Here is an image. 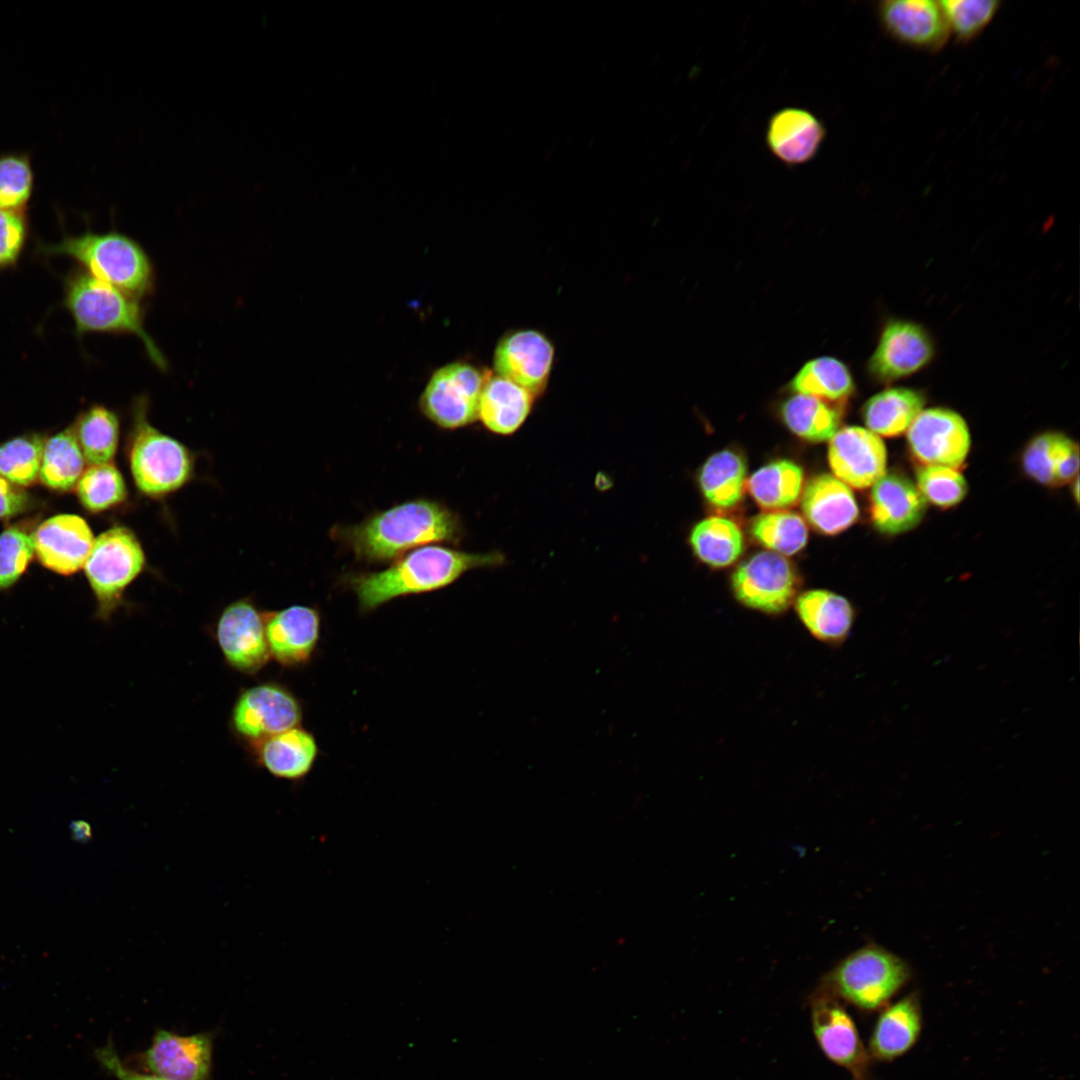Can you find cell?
Here are the masks:
<instances>
[{"label":"cell","mask_w":1080,"mask_h":1080,"mask_svg":"<svg viewBox=\"0 0 1080 1080\" xmlns=\"http://www.w3.org/2000/svg\"><path fill=\"white\" fill-rule=\"evenodd\" d=\"M337 536L358 559L380 563L400 558L412 548L437 542L455 543L461 537V525L447 506L415 499L338 529Z\"/></svg>","instance_id":"6da1fadb"},{"label":"cell","mask_w":1080,"mask_h":1080,"mask_svg":"<svg viewBox=\"0 0 1080 1080\" xmlns=\"http://www.w3.org/2000/svg\"><path fill=\"white\" fill-rule=\"evenodd\" d=\"M498 552L468 553L425 545L404 554L388 568L352 577L350 584L364 612L397 597L431 592L450 585L465 572L503 563Z\"/></svg>","instance_id":"7a4b0ae2"},{"label":"cell","mask_w":1080,"mask_h":1080,"mask_svg":"<svg viewBox=\"0 0 1080 1080\" xmlns=\"http://www.w3.org/2000/svg\"><path fill=\"white\" fill-rule=\"evenodd\" d=\"M65 305L79 333L133 334L143 342L153 364L161 370L167 368L166 358L145 329L144 312L137 298L87 271H78L67 281Z\"/></svg>","instance_id":"3957f363"},{"label":"cell","mask_w":1080,"mask_h":1080,"mask_svg":"<svg viewBox=\"0 0 1080 1080\" xmlns=\"http://www.w3.org/2000/svg\"><path fill=\"white\" fill-rule=\"evenodd\" d=\"M912 969L900 956L868 944L854 951L822 979L817 990L857 1009H883L911 980Z\"/></svg>","instance_id":"277c9868"},{"label":"cell","mask_w":1080,"mask_h":1080,"mask_svg":"<svg viewBox=\"0 0 1080 1080\" xmlns=\"http://www.w3.org/2000/svg\"><path fill=\"white\" fill-rule=\"evenodd\" d=\"M45 249L74 258L95 278L137 299L153 289L154 271L149 256L137 241L120 232H85L65 237Z\"/></svg>","instance_id":"5b68a950"},{"label":"cell","mask_w":1080,"mask_h":1080,"mask_svg":"<svg viewBox=\"0 0 1080 1080\" xmlns=\"http://www.w3.org/2000/svg\"><path fill=\"white\" fill-rule=\"evenodd\" d=\"M146 408V401L138 399L133 409L129 465L134 483L143 494L163 497L190 479L193 458L180 441L148 422Z\"/></svg>","instance_id":"8992f818"},{"label":"cell","mask_w":1080,"mask_h":1080,"mask_svg":"<svg viewBox=\"0 0 1080 1080\" xmlns=\"http://www.w3.org/2000/svg\"><path fill=\"white\" fill-rule=\"evenodd\" d=\"M145 563L141 543L127 527H112L94 540L84 570L96 599L97 619L110 620Z\"/></svg>","instance_id":"52a82bcc"},{"label":"cell","mask_w":1080,"mask_h":1080,"mask_svg":"<svg viewBox=\"0 0 1080 1080\" xmlns=\"http://www.w3.org/2000/svg\"><path fill=\"white\" fill-rule=\"evenodd\" d=\"M490 371L453 362L434 372L420 398L423 414L444 429H456L478 418L480 395Z\"/></svg>","instance_id":"ba28073f"},{"label":"cell","mask_w":1080,"mask_h":1080,"mask_svg":"<svg viewBox=\"0 0 1080 1080\" xmlns=\"http://www.w3.org/2000/svg\"><path fill=\"white\" fill-rule=\"evenodd\" d=\"M799 576L792 563L771 551L743 561L731 577V588L743 606L769 615L786 611L797 598Z\"/></svg>","instance_id":"9c48e42d"},{"label":"cell","mask_w":1080,"mask_h":1080,"mask_svg":"<svg viewBox=\"0 0 1080 1080\" xmlns=\"http://www.w3.org/2000/svg\"><path fill=\"white\" fill-rule=\"evenodd\" d=\"M301 719L302 708L293 693L281 684L266 682L240 692L232 708L230 727L250 748L299 726Z\"/></svg>","instance_id":"30bf717a"},{"label":"cell","mask_w":1080,"mask_h":1080,"mask_svg":"<svg viewBox=\"0 0 1080 1080\" xmlns=\"http://www.w3.org/2000/svg\"><path fill=\"white\" fill-rule=\"evenodd\" d=\"M810 1004L813 1034L823 1054L854 1080H871L872 1060L849 1013L837 999L819 990L813 993Z\"/></svg>","instance_id":"8fae6325"},{"label":"cell","mask_w":1080,"mask_h":1080,"mask_svg":"<svg viewBox=\"0 0 1080 1080\" xmlns=\"http://www.w3.org/2000/svg\"><path fill=\"white\" fill-rule=\"evenodd\" d=\"M214 1033L180 1035L158 1029L137 1064L164 1080H211Z\"/></svg>","instance_id":"7c38bea8"},{"label":"cell","mask_w":1080,"mask_h":1080,"mask_svg":"<svg viewBox=\"0 0 1080 1080\" xmlns=\"http://www.w3.org/2000/svg\"><path fill=\"white\" fill-rule=\"evenodd\" d=\"M906 433L908 448L922 466L958 469L971 447L967 422L958 412L945 407L923 409Z\"/></svg>","instance_id":"4fadbf2b"},{"label":"cell","mask_w":1080,"mask_h":1080,"mask_svg":"<svg viewBox=\"0 0 1080 1080\" xmlns=\"http://www.w3.org/2000/svg\"><path fill=\"white\" fill-rule=\"evenodd\" d=\"M215 639L234 670L255 675L269 661L264 612L248 598L227 605L216 623Z\"/></svg>","instance_id":"5bb4252c"},{"label":"cell","mask_w":1080,"mask_h":1080,"mask_svg":"<svg viewBox=\"0 0 1080 1080\" xmlns=\"http://www.w3.org/2000/svg\"><path fill=\"white\" fill-rule=\"evenodd\" d=\"M934 353L933 340L922 325L894 319L883 327L867 368L873 379L891 383L919 372Z\"/></svg>","instance_id":"9a60e30c"},{"label":"cell","mask_w":1080,"mask_h":1080,"mask_svg":"<svg viewBox=\"0 0 1080 1080\" xmlns=\"http://www.w3.org/2000/svg\"><path fill=\"white\" fill-rule=\"evenodd\" d=\"M555 349L550 339L538 330L511 331L498 342L494 357L496 374L529 390L535 396L548 383Z\"/></svg>","instance_id":"2e32d148"},{"label":"cell","mask_w":1080,"mask_h":1080,"mask_svg":"<svg viewBox=\"0 0 1080 1080\" xmlns=\"http://www.w3.org/2000/svg\"><path fill=\"white\" fill-rule=\"evenodd\" d=\"M828 462L834 476L849 487L865 489L886 473L887 450L867 428L847 426L830 439Z\"/></svg>","instance_id":"e0dca14e"},{"label":"cell","mask_w":1080,"mask_h":1080,"mask_svg":"<svg viewBox=\"0 0 1080 1080\" xmlns=\"http://www.w3.org/2000/svg\"><path fill=\"white\" fill-rule=\"evenodd\" d=\"M94 540L86 521L73 514L52 516L34 531L35 554L39 562L65 576L84 567Z\"/></svg>","instance_id":"ac0fdd59"},{"label":"cell","mask_w":1080,"mask_h":1080,"mask_svg":"<svg viewBox=\"0 0 1080 1080\" xmlns=\"http://www.w3.org/2000/svg\"><path fill=\"white\" fill-rule=\"evenodd\" d=\"M825 138L823 122L810 110L794 106L774 112L768 120L765 134L770 153L789 167L804 165L815 159Z\"/></svg>","instance_id":"d6986e66"},{"label":"cell","mask_w":1080,"mask_h":1080,"mask_svg":"<svg viewBox=\"0 0 1080 1080\" xmlns=\"http://www.w3.org/2000/svg\"><path fill=\"white\" fill-rule=\"evenodd\" d=\"M270 657L285 667L308 663L320 636V615L312 607L293 605L264 613Z\"/></svg>","instance_id":"ffe728a7"},{"label":"cell","mask_w":1080,"mask_h":1080,"mask_svg":"<svg viewBox=\"0 0 1080 1080\" xmlns=\"http://www.w3.org/2000/svg\"><path fill=\"white\" fill-rule=\"evenodd\" d=\"M878 14L889 34L913 46L936 50L949 37L940 1L886 0L879 3Z\"/></svg>","instance_id":"44dd1931"},{"label":"cell","mask_w":1080,"mask_h":1080,"mask_svg":"<svg viewBox=\"0 0 1080 1080\" xmlns=\"http://www.w3.org/2000/svg\"><path fill=\"white\" fill-rule=\"evenodd\" d=\"M927 502L915 482L903 473L886 472L870 494V518L882 534L894 536L915 528L923 519Z\"/></svg>","instance_id":"7402d4cb"},{"label":"cell","mask_w":1080,"mask_h":1080,"mask_svg":"<svg viewBox=\"0 0 1080 1080\" xmlns=\"http://www.w3.org/2000/svg\"><path fill=\"white\" fill-rule=\"evenodd\" d=\"M881 1010L867 1050L871 1060L891 1062L910 1051L921 1035L923 1016L919 994L910 993Z\"/></svg>","instance_id":"603a6c76"},{"label":"cell","mask_w":1080,"mask_h":1080,"mask_svg":"<svg viewBox=\"0 0 1080 1080\" xmlns=\"http://www.w3.org/2000/svg\"><path fill=\"white\" fill-rule=\"evenodd\" d=\"M801 508L808 522L826 535L849 528L859 515L850 487L830 474L809 480L802 492Z\"/></svg>","instance_id":"cb8c5ba5"},{"label":"cell","mask_w":1080,"mask_h":1080,"mask_svg":"<svg viewBox=\"0 0 1080 1080\" xmlns=\"http://www.w3.org/2000/svg\"><path fill=\"white\" fill-rule=\"evenodd\" d=\"M1021 464L1025 474L1035 482L1061 486L1078 475L1079 446L1061 432H1042L1026 445Z\"/></svg>","instance_id":"d4e9b609"},{"label":"cell","mask_w":1080,"mask_h":1080,"mask_svg":"<svg viewBox=\"0 0 1080 1080\" xmlns=\"http://www.w3.org/2000/svg\"><path fill=\"white\" fill-rule=\"evenodd\" d=\"M249 750L272 776L294 782L311 771L318 754L314 736L299 726L268 737Z\"/></svg>","instance_id":"484cf974"},{"label":"cell","mask_w":1080,"mask_h":1080,"mask_svg":"<svg viewBox=\"0 0 1080 1080\" xmlns=\"http://www.w3.org/2000/svg\"><path fill=\"white\" fill-rule=\"evenodd\" d=\"M795 600L800 621L815 639L840 645L848 638L855 611L847 598L829 590L812 589Z\"/></svg>","instance_id":"4316f807"},{"label":"cell","mask_w":1080,"mask_h":1080,"mask_svg":"<svg viewBox=\"0 0 1080 1080\" xmlns=\"http://www.w3.org/2000/svg\"><path fill=\"white\" fill-rule=\"evenodd\" d=\"M534 399L524 387L490 373L480 395L478 418L493 433L512 434L527 419Z\"/></svg>","instance_id":"83f0119b"},{"label":"cell","mask_w":1080,"mask_h":1080,"mask_svg":"<svg viewBox=\"0 0 1080 1080\" xmlns=\"http://www.w3.org/2000/svg\"><path fill=\"white\" fill-rule=\"evenodd\" d=\"M924 406L925 396L919 390L890 387L867 400L862 416L867 429L876 435L896 437L907 432Z\"/></svg>","instance_id":"f1b7e54d"},{"label":"cell","mask_w":1080,"mask_h":1080,"mask_svg":"<svg viewBox=\"0 0 1080 1080\" xmlns=\"http://www.w3.org/2000/svg\"><path fill=\"white\" fill-rule=\"evenodd\" d=\"M746 463L729 449L711 455L699 471L698 483L708 503L718 509L736 506L746 485Z\"/></svg>","instance_id":"f546056e"},{"label":"cell","mask_w":1080,"mask_h":1080,"mask_svg":"<svg viewBox=\"0 0 1080 1080\" xmlns=\"http://www.w3.org/2000/svg\"><path fill=\"white\" fill-rule=\"evenodd\" d=\"M746 485L760 507L781 510L798 501L803 488V470L793 461L776 460L756 470Z\"/></svg>","instance_id":"4dcf8cb0"},{"label":"cell","mask_w":1080,"mask_h":1080,"mask_svg":"<svg viewBox=\"0 0 1080 1080\" xmlns=\"http://www.w3.org/2000/svg\"><path fill=\"white\" fill-rule=\"evenodd\" d=\"M689 543L699 560L716 568L734 563L744 546L739 526L722 516H710L698 522L690 532Z\"/></svg>","instance_id":"1f68e13d"},{"label":"cell","mask_w":1080,"mask_h":1080,"mask_svg":"<svg viewBox=\"0 0 1080 1080\" xmlns=\"http://www.w3.org/2000/svg\"><path fill=\"white\" fill-rule=\"evenodd\" d=\"M85 459L72 426L45 440L39 481L57 492H68L84 471Z\"/></svg>","instance_id":"d6a6232c"},{"label":"cell","mask_w":1080,"mask_h":1080,"mask_svg":"<svg viewBox=\"0 0 1080 1080\" xmlns=\"http://www.w3.org/2000/svg\"><path fill=\"white\" fill-rule=\"evenodd\" d=\"M72 428L85 462L90 465L111 462L120 435V422L115 412L94 405L81 413Z\"/></svg>","instance_id":"836d02e7"},{"label":"cell","mask_w":1080,"mask_h":1080,"mask_svg":"<svg viewBox=\"0 0 1080 1080\" xmlns=\"http://www.w3.org/2000/svg\"><path fill=\"white\" fill-rule=\"evenodd\" d=\"M781 417L788 429L810 442L830 440L838 430L840 414L826 401L795 394L781 406Z\"/></svg>","instance_id":"e575fe53"},{"label":"cell","mask_w":1080,"mask_h":1080,"mask_svg":"<svg viewBox=\"0 0 1080 1080\" xmlns=\"http://www.w3.org/2000/svg\"><path fill=\"white\" fill-rule=\"evenodd\" d=\"M790 387L796 394L840 401L853 393L854 382L843 362L832 357H819L802 366Z\"/></svg>","instance_id":"d590c367"},{"label":"cell","mask_w":1080,"mask_h":1080,"mask_svg":"<svg viewBox=\"0 0 1080 1080\" xmlns=\"http://www.w3.org/2000/svg\"><path fill=\"white\" fill-rule=\"evenodd\" d=\"M753 538L768 551L783 556L804 548L808 531L802 517L794 512L775 510L756 516L750 525Z\"/></svg>","instance_id":"8d00e7d4"},{"label":"cell","mask_w":1080,"mask_h":1080,"mask_svg":"<svg viewBox=\"0 0 1080 1080\" xmlns=\"http://www.w3.org/2000/svg\"><path fill=\"white\" fill-rule=\"evenodd\" d=\"M80 504L90 513L107 511L125 501L127 486L113 463L90 465L76 484Z\"/></svg>","instance_id":"74e56055"},{"label":"cell","mask_w":1080,"mask_h":1080,"mask_svg":"<svg viewBox=\"0 0 1080 1080\" xmlns=\"http://www.w3.org/2000/svg\"><path fill=\"white\" fill-rule=\"evenodd\" d=\"M45 438L26 433L0 443V476L19 487L37 483Z\"/></svg>","instance_id":"f35d334b"},{"label":"cell","mask_w":1080,"mask_h":1080,"mask_svg":"<svg viewBox=\"0 0 1080 1080\" xmlns=\"http://www.w3.org/2000/svg\"><path fill=\"white\" fill-rule=\"evenodd\" d=\"M36 527V519H25L8 525L0 534V592L16 584L31 562Z\"/></svg>","instance_id":"ab89813d"},{"label":"cell","mask_w":1080,"mask_h":1080,"mask_svg":"<svg viewBox=\"0 0 1080 1080\" xmlns=\"http://www.w3.org/2000/svg\"><path fill=\"white\" fill-rule=\"evenodd\" d=\"M915 485L926 502L942 509L959 504L968 491L965 477L944 466H920Z\"/></svg>","instance_id":"60d3db41"},{"label":"cell","mask_w":1080,"mask_h":1080,"mask_svg":"<svg viewBox=\"0 0 1080 1080\" xmlns=\"http://www.w3.org/2000/svg\"><path fill=\"white\" fill-rule=\"evenodd\" d=\"M33 187L34 173L27 154L0 155V208L24 211Z\"/></svg>","instance_id":"b9f144b4"},{"label":"cell","mask_w":1080,"mask_h":1080,"mask_svg":"<svg viewBox=\"0 0 1080 1080\" xmlns=\"http://www.w3.org/2000/svg\"><path fill=\"white\" fill-rule=\"evenodd\" d=\"M940 3L950 31L965 41L985 28L1000 5L997 0H943Z\"/></svg>","instance_id":"7bdbcfd3"},{"label":"cell","mask_w":1080,"mask_h":1080,"mask_svg":"<svg viewBox=\"0 0 1080 1080\" xmlns=\"http://www.w3.org/2000/svg\"><path fill=\"white\" fill-rule=\"evenodd\" d=\"M26 232L24 211L0 208V269L16 262L23 248Z\"/></svg>","instance_id":"ee69618b"},{"label":"cell","mask_w":1080,"mask_h":1080,"mask_svg":"<svg viewBox=\"0 0 1080 1080\" xmlns=\"http://www.w3.org/2000/svg\"><path fill=\"white\" fill-rule=\"evenodd\" d=\"M37 506L31 494L0 476V520L13 519Z\"/></svg>","instance_id":"f6af8a7d"},{"label":"cell","mask_w":1080,"mask_h":1080,"mask_svg":"<svg viewBox=\"0 0 1080 1080\" xmlns=\"http://www.w3.org/2000/svg\"><path fill=\"white\" fill-rule=\"evenodd\" d=\"M94 1056L108 1074L116 1080H164L148 1073H140L121 1060L114 1044L109 1040L103 1047L94 1051Z\"/></svg>","instance_id":"bcb514c9"},{"label":"cell","mask_w":1080,"mask_h":1080,"mask_svg":"<svg viewBox=\"0 0 1080 1080\" xmlns=\"http://www.w3.org/2000/svg\"><path fill=\"white\" fill-rule=\"evenodd\" d=\"M70 833L72 839L78 842H87L92 837L91 826L83 820L71 822Z\"/></svg>","instance_id":"7dc6e473"},{"label":"cell","mask_w":1080,"mask_h":1080,"mask_svg":"<svg viewBox=\"0 0 1080 1080\" xmlns=\"http://www.w3.org/2000/svg\"><path fill=\"white\" fill-rule=\"evenodd\" d=\"M1073 480H1074V485L1072 487L1073 488V496H1074L1076 502L1078 503V498H1079V479H1078V475Z\"/></svg>","instance_id":"c3c4849f"}]
</instances>
